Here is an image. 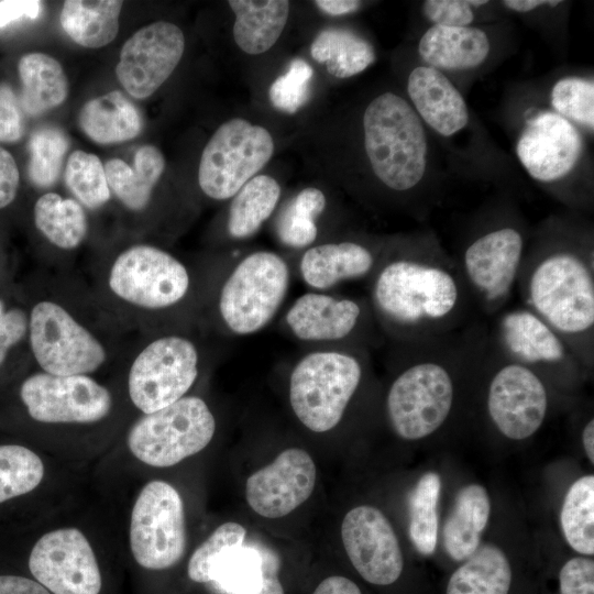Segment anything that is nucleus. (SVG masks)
Returning a JSON list of instances; mask_svg holds the SVG:
<instances>
[{
    "label": "nucleus",
    "instance_id": "obj_6",
    "mask_svg": "<svg viewBox=\"0 0 594 594\" xmlns=\"http://www.w3.org/2000/svg\"><path fill=\"white\" fill-rule=\"evenodd\" d=\"M366 348L315 350L294 365L288 395L297 419L321 433L336 428L358 393L367 371Z\"/></svg>",
    "mask_w": 594,
    "mask_h": 594
},
{
    "label": "nucleus",
    "instance_id": "obj_19",
    "mask_svg": "<svg viewBox=\"0 0 594 594\" xmlns=\"http://www.w3.org/2000/svg\"><path fill=\"white\" fill-rule=\"evenodd\" d=\"M29 569L54 594H99L101 575L94 550L76 528L56 529L34 544Z\"/></svg>",
    "mask_w": 594,
    "mask_h": 594
},
{
    "label": "nucleus",
    "instance_id": "obj_57",
    "mask_svg": "<svg viewBox=\"0 0 594 594\" xmlns=\"http://www.w3.org/2000/svg\"><path fill=\"white\" fill-rule=\"evenodd\" d=\"M6 311H7L6 305H4L3 300L0 298V320L3 317V315L6 314Z\"/></svg>",
    "mask_w": 594,
    "mask_h": 594
},
{
    "label": "nucleus",
    "instance_id": "obj_41",
    "mask_svg": "<svg viewBox=\"0 0 594 594\" xmlns=\"http://www.w3.org/2000/svg\"><path fill=\"white\" fill-rule=\"evenodd\" d=\"M550 109L579 129L594 131V81L584 76H564L551 87Z\"/></svg>",
    "mask_w": 594,
    "mask_h": 594
},
{
    "label": "nucleus",
    "instance_id": "obj_17",
    "mask_svg": "<svg viewBox=\"0 0 594 594\" xmlns=\"http://www.w3.org/2000/svg\"><path fill=\"white\" fill-rule=\"evenodd\" d=\"M285 324L300 341L366 348L376 323L369 301L314 290L295 299Z\"/></svg>",
    "mask_w": 594,
    "mask_h": 594
},
{
    "label": "nucleus",
    "instance_id": "obj_21",
    "mask_svg": "<svg viewBox=\"0 0 594 594\" xmlns=\"http://www.w3.org/2000/svg\"><path fill=\"white\" fill-rule=\"evenodd\" d=\"M346 554L367 582L389 585L398 580L404 558L395 531L377 508L362 505L346 513L341 525Z\"/></svg>",
    "mask_w": 594,
    "mask_h": 594
},
{
    "label": "nucleus",
    "instance_id": "obj_14",
    "mask_svg": "<svg viewBox=\"0 0 594 594\" xmlns=\"http://www.w3.org/2000/svg\"><path fill=\"white\" fill-rule=\"evenodd\" d=\"M28 332L32 354L45 373L88 375L107 360L103 344L55 301L33 306Z\"/></svg>",
    "mask_w": 594,
    "mask_h": 594
},
{
    "label": "nucleus",
    "instance_id": "obj_12",
    "mask_svg": "<svg viewBox=\"0 0 594 594\" xmlns=\"http://www.w3.org/2000/svg\"><path fill=\"white\" fill-rule=\"evenodd\" d=\"M274 141L263 127L234 118L206 144L198 168L200 189L210 198H232L271 160Z\"/></svg>",
    "mask_w": 594,
    "mask_h": 594
},
{
    "label": "nucleus",
    "instance_id": "obj_27",
    "mask_svg": "<svg viewBox=\"0 0 594 594\" xmlns=\"http://www.w3.org/2000/svg\"><path fill=\"white\" fill-rule=\"evenodd\" d=\"M490 514L491 501L482 485L459 490L443 527L444 548L453 560L463 561L479 548Z\"/></svg>",
    "mask_w": 594,
    "mask_h": 594
},
{
    "label": "nucleus",
    "instance_id": "obj_32",
    "mask_svg": "<svg viewBox=\"0 0 594 594\" xmlns=\"http://www.w3.org/2000/svg\"><path fill=\"white\" fill-rule=\"evenodd\" d=\"M122 4L123 2L118 0H68L61 12V25L80 46H106L118 34Z\"/></svg>",
    "mask_w": 594,
    "mask_h": 594
},
{
    "label": "nucleus",
    "instance_id": "obj_7",
    "mask_svg": "<svg viewBox=\"0 0 594 594\" xmlns=\"http://www.w3.org/2000/svg\"><path fill=\"white\" fill-rule=\"evenodd\" d=\"M290 285L287 262L272 251H256L241 258L221 285L218 312L233 334L263 330L275 318Z\"/></svg>",
    "mask_w": 594,
    "mask_h": 594
},
{
    "label": "nucleus",
    "instance_id": "obj_4",
    "mask_svg": "<svg viewBox=\"0 0 594 594\" xmlns=\"http://www.w3.org/2000/svg\"><path fill=\"white\" fill-rule=\"evenodd\" d=\"M364 151L375 177L389 190L419 194L432 202L429 184V141L426 127L402 96L386 91L363 113Z\"/></svg>",
    "mask_w": 594,
    "mask_h": 594
},
{
    "label": "nucleus",
    "instance_id": "obj_24",
    "mask_svg": "<svg viewBox=\"0 0 594 594\" xmlns=\"http://www.w3.org/2000/svg\"><path fill=\"white\" fill-rule=\"evenodd\" d=\"M383 252L384 249L356 240L314 245L300 257L299 275L315 292L328 290L344 282L370 279Z\"/></svg>",
    "mask_w": 594,
    "mask_h": 594
},
{
    "label": "nucleus",
    "instance_id": "obj_36",
    "mask_svg": "<svg viewBox=\"0 0 594 594\" xmlns=\"http://www.w3.org/2000/svg\"><path fill=\"white\" fill-rule=\"evenodd\" d=\"M33 212L37 230L59 249L77 248L87 234L86 212L77 200L46 193L36 200Z\"/></svg>",
    "mask_w": 594,
    "mask_h": 594
},
{
    "label": "nucleus",
    "instance_id": "obj_56",
    "mask_svg": "<svg viewBox=\"0 0 594 594\" xmlns=\"http://www.w3.org/2000/svg\"><path fill=\"white\" fill-rule=\"evenodd\" d=\"M584 451L591 461L594 463V419L591 418L586 421L581 433Z\"/></svg>",
    "mask_w": 594,
    "mask_h": 594
},
{
    "label": "nucleus",
    "instance_id": "obj_9",
    "mask_svg": "<svg viewBox=\"0 0 594 594\" xmlns=\"http://www.w3.org/2000/svg\"><path fill=\"white\" fill-rule=\"evenodd\" d=\"M216 432V419L206 402L184 396L154 413L144 414L128 433V447L145 464L166 468L205 449Z\"/></svg>",
    "mask_w": 594,
    "mask_h": 594
},
{
    "label": "nucleus",
    "instance_id": "obj_5",
    "mask_svg": "<svg viewBox=\"0 0 594 594\" xmlns=\"http://www.w3.org/2000/svg\"><path fill=\"white\" fill-rule=\"evenodd\" d=\"M529 238L517 211L502 207L476 223L454 257L475 309L485 317L508 306Z\"/></svg>",
    "mask_w": 594,
    "mask_h": 594
},
{
    "label": "nucleus",
    "instance_id": "obj_2",
    "mask_svg": "<svg viewBox=\"0 0 594 594\" xmlns=\"http://www.w3.org/2000/svg\"><path fill=\"white\" fill-rule=\"evenodd\" d=\"M521 305L568 343L588 372L594 366V241L574 215L544 220L530 234L517 279Z\"/></svg>",
    "mask_w": 594,
    "mask_h": 594
},
{
    "label": "nucleus",
    "instance_id": "obj_16",
    "mask_svg": "<svg viewBox=\"0 0 594 594\" xmlns=\"http://www.w3.org/2000/svg\"><path fill=\"white\" fill-rule=\"evenodd\" d=\"M130 546L135 561L150 570L167 569L183 558L184 505L167 482L152 481L141 490L131 515Z\"/></svg>",
    "mask_w": 594,
    "mask_h": 594
},
{
    "label": "nucleus",
    "instance_id": "obj_20",
    "mask_svg": "<svg viewBox=\"0 0 594 594\" xmlns=\"http://www.w3.org/2000/svg\"><path fill=\"white\" fill-rule=\"evenodd\" d=\"M184 48L185 37L177 25L167 21L151 23L123 44L117 78L130 96L145 99L172 75Z\"/></svg>",
    "mask_w": 594,
    "mask_h": 594
},
{
    "label": "nucleus",
    "instance_id": "obj_39",
    "mask_svg": "<svg viewBox=\"0 0 594 594\" xmlns=\"http://www.w3.org/2000/svg\"><path fill=\"white\" fill-rule=\"evenodd\" d=\"M441 480L427 472L417 482L409 499V537L421 554H431L438 542V502Z\"/></svg>",
    "mask_w": 594,
    "mask_h": 594
},
{
    "label": "nucleus",
    "instance_id": "obj_34",
    "mask_svg": "<svg viewBox=\"0 0 594 594\" xmlns=\"http://www.w3.org/2000/svg\"><path fill=\"white\" fill-rule=\"evenodd\" d=\"M310 54L337 78L355 76L376 59L374 47L358 33L342 28H328L315 37Z\"/></svg>",
    "mask_w": 594,
    "mask_h": 594
},
{
    "label": "nucleus",
    "instance_id": "obj_3",
    "mask_svg": "<svg viewBox=\"0 0 594 594\" xmlns=\"http://www.w3.org/2000/svg\"><path fill=\"white\" fill-rule=\"evenodd\" d=\"M488 348V326L474 319L449 334L394 343L395 375L385 408L402 439L415 441L437 432L450 418L461 378L479 372Z\"/></svg>",
    "mask_w": 594,
    "mask_h": 594
},
{
    "label": "nucleus",
    "instance_id": "obj_15",
    "mask_svg": "<svg viewBox=\"0 0 594 594\" xmlns=\"http://www.w3.org/2000/svg\"><path fill=\"white\" fill-rule=\"evenodd\" d=\"M108 285L112 294L130 305L162 310L185 299L191 278L184 263L167 251L136 244L117 256Z\"/></svg>",
    "mask_w": 594,
    "mask_h": 594
},
{
    "label": "nucleus",
    "instance_id": "obj_48",
    "mask_svg": "<svg viewBox=\"0 0 594 594\" xmlns=\"http://www.w3.org/2000/svg\"><path fill=\"white\" fill-rule=\"evenodd\" d=\"M24 133V121L20 102L7 84H0V142L19 141Z\"/></svg>",
    "mask_w": 594,
    "mask_h": 594
},
{
    "label": "nucleus",
    "instance_id": "obj_13",
    "mask_svg": "<svg viewBox=\"0 0 594 594\" xmlns=\"http://www.w3.org/2000/svg\"><path fill=\"white\" fill-rule=\"evenodd\" d=\"M199 351L183 336L168 334L151 341L133 360L128 391L144 414L160 410L186 395L199 373Z\"/></svg>",
    "mask_w": 594,
    "mask_h": 594
},
{
    "label": "nucleus",
    "instance_id": "obj_40",
    "mask_svg": "<svg viewBox=\"0 0 594 594\" xmlns=\"http://www.w3.org/2000/svg\"><path fill=\"white\" fill-rule=\"evenodd\" d=\"M43 475V462L31 449L0 444V504L32 492Z\"/></svg>",
    "mask_w": 594,
    "mask_h": 594
},
{
    "label": "nucleus",
    "instance_id": "obj_29",
    "mask_svg": "<svg viewBox=\"0 0 594 594\" xmlns=\"http://www.w3.org/2000/svg\"><path fill=\"white\" fill-rule=\"evenodd\" d=\"M235 21L233 37L246 54L258 55L268 51L279 38L289 14L285 0H230Z\"/></svg>",
    "mask_w": 594,
    "mask_h": 594
},
{
    "label": "nucleus",
    "instance_id": "obj_33",
    "mask_svg": "<svg viewBox=\"0 0 594 594\" xmlns=\"http://www.w3.org/2000/svg\"><path fill=\"white\" fill-rule=\"evenodd\" d=\"M512 568L502 549L486 543L452 573L446 594H508Z\"/></svg>",
    "mask_w": 594,
    "mask_h": 594
},
{
    "label": "nucleus",
    "instance_id": "obj_18",
    "mask_svg": "<svg viewBox=\"0 0 594 594\" xmlns=\"http://www.w3.org/2000/svg\"><path fill=\"white\" fill-rule=\"evenodd\" d=\"M20 398L30 417L45 424L97 422L112 408L110 392L88 375L32 374L21 384Z\"/></svg>",
    "mask_w": 594,
    "mask_h": 594
},
{
    "label": "nucleus",
    "instance_id": "obj_54",
    "mask_svg": "<svg viewBox=\"0 0 594 594\" xmlns=\"http://www.w3.org/2000/svg\"><path fill=\"white\" fill-rule=\"evenodd\" d=\"M315 4L329 15H345L358 11L361 1L356 0H317Z\"/></svg>",
    "mask_w": 594,
    "mask_h": 594
},
{
    "label": "nucleus",
    "instance_id": "obj_28",
    "mask_svg": "<svg viewBox=\"0 0 594 594\" xmlns=\"http://www.w3.org/2000/svg\"><path fill=\"white\" fill-rule=\"evenodd\" d=\"M78 122L84 133L99 144L132 140L143 129L139 109L119 90L89 100Z\"/></svg>",
    "mask_w": 594,
    "mask_h": 594
},
{
    "label": "nucleus",
    "instance_id": "obj_47",
    "mask_svg": "<svg viewBox=\"0 0 594 594\" xmlns=\"http://www.w3.org/2000/svg\"><path fill=\"white\" fill-rule=\"evenodd\" d=\"M560 594H594V561L575 557L559 574Z\"/></svg>",
    "mask_w": 594,
    "mask_h": 594
},
{
    "label": "nucleus",
    "instance_id": "obj_25",
    "mask_svg": "<svg viewBox=\"0 0 594 594\" xmlns=\"http://www.w3.org/2000/svg\"><path fill=\"white\" fill-rule=\"evenodd\" d=\"M278 571L279 559L273 550L243 543L215 562L207 583L221 594H284Z\"/></svg>",
    "mask_w": 594,
    "mask_h": 594
},
{
    "label": "nucleus",
    "instance_id": "obj_52",
    "mask_svg": "<svg viewBox=\"0 0 594 594\" xmlns=\"http://www.w3.org/2000/svg\"><path fill=\"white\" fill-rule=\"evenodd\" d=\"M0 594H50L38 582L19 575H0Z\"/></svg>",
    "mask_w": 594,
    "mask_h": 594
},
{
    "label": "nucleus",
    "instance_id": "obj_49",
    "mask_svg": "<svg viewBox=\"0 0 594 594\" xmlns=\"http://www.w3.org/2000/svg\"><path fill=\"white\" fill-rule=\"evenodd\" d=\"M29 331V316L18 307L7 309L0 320V367L11 348L16 345Z\"/></svg>",
    "mask_w": 594,
    "mask_h": 594
},
{
    "label": "nucleus",
    "instance_id": "obj_37",
    "mask_svg": "<svg viewBox=\"0 0 594 594\" xmlns=\"http://www.w3.org/2000/svg\"><path fill=\"white\" fill-rule=\"evenodd\" d=\"M561 527L569 546L579 553H594V476L578 479L565 494Z\"/></svg>",
    "mask_w": 594,
    "mask_h": 594
},
{
    "label": "nucleus",
    "instance_id": "obj_44",
    "mask_svg": "<svg viewBox=\"0 0 594 594\" xmlns=\"http://www.w3.org/2000/svg\"><path fill=\"white\" fill-rule=\"evenodd\" d=\"M246 529L233 521L220 525L193 553L188 563V576L191 581L207 583L208 574L215 562L228 550L242 546Z\"/></svg>",
    "mask_w": 594,
    "mask_h": 594
},
{
    "label": "nucleus",
    "instance_id": "obj_42",
    "mask_svg": "<svg viewBox=\"0 0 594 594\" xmlns=\"http://www.w3.org/2000/svg\"><path fill=\"white\" fill-rule=\"evenodd\" d=\"M65 182L79 204L97 209L110 199V188L100 158L88 152H73L66 164Z\"/></svg>",
    "mask_w": 594,
    "mask_h": 594
},
{
    "label": "nucleus",
    "instance_id": "obj_22",
    "mask_svg": "<svg viewBox=\"0 0 594 594\" xmlns=\"http://www.w3.org/2000/svg\"><path fill=\"white\" fill-rule=\"evenodd\" d=\"M315 483L316 465L309 453L299 448H289L271 464L249 476L245 498L260 516L280 518L310 497Z\"/></svg>",
    "mask_w": 594,
    "mask_h": 594
},
{
    "label": "nucleus",
    "instance_id": "obj_11",
    "mask_svg": "<svg viewBox=\"0 0 594 594\" xmlns=\"http://www.w3.org/2000/svg\"><path fill=\"white\" fill-rule=\"evenodd\" d=\"M515 151L534 180L572 207L568 183L585 151L581 129L550 108L537 109L526 117Z\"/></svg>",
    "mask_w": 594,
    "mask_h": 594
},
{
    "label": "nucleus",
    "instance_id": "obj_30",
    "mask_svg": "<svg viewBox=\"0 0 594 594\" xmlns=\"http://www.w3.org/2000/svg\"><path fill=\"white\" fill-rule=\"evenodd\" d=\"M165 168L162 152L153 145L141 146L134 155L133 166L120 158L105 165L110 190L128 209L143 210Z\"/></svg>",
    "mask_w": 594,
    "mask_h": 594
},
{
    "label": "nucleus",
    "instance_id": "obj_35",
    "mask_svg": "<svg viewBox=\"0 0 594 594\" xmlns=\"http://www.w3.org/2000/svg\"><path fill=\"white\" fill-rule=\"evenodd\" d=\"M280 197V187L271 176L251 178L233 197L228 212L227 229L234 240L254 235L271 217Z\"/></svg>",
    "mask_w": 594,
    "mask_h": 594
},
{
    "label": "nucleus",
    "instance_id": "obj_53",
    "mask_svg": "<svg viewBox=\"0 0 594 594\" xmlns=\"http://www.w3.org/2000/svg\"><path fill=\"white\" fill-rule=\"evenodd\" d=\"M312 594H362L359 586L344 576H330L324 579Z\"/></svg>",
    "mask_w": 594,
    "mask_h": 594
},
{
    "label": "nucleus",
    "instance_id": "obj_51",
    "mask_svg": "<svg viewBox=\"0 0 594 594\" xmlns=\"http://www.w3.org/2000/svg\"><path fill=\"white\" fill-rule=\"evenodd\" d=\"M42 11V2L37 0L0 1V28H4L23 18L34 20Z\"/></svg>",
    "mask_w": 594,
    "mask_h": 594
},
{
    "label": "nucleus",
    "instance_id": "obj_8",
    "mask_svg": "<svg viewBox=\"0 0 594 594\" xmlns=\"http://www.w3.org/2000/svg\"><path fill=\"white\" fill-rule=\"evenodd\" d=\"M481 377L486 382L487 417L502 436L518 441L541 428L549 408V383L496 350L490 338Z\"/></svg>",
    "mask_w": 594,
    "mask_h": 594
},
{
    "label": "nucleus",
    "instance_id": "obj_31",
    "mask_svg": "<svg viewBox=\"0 0 594 594\" xmlns=\"http://www.w3.org/2000/svg\"><path fill=\"white\" fill-rule=\"evenodd\" d=\"M22 84L21 109L29 116H40L67 98L68 84L62 65L43 53L23 55L18 64Z\"/></svg>",
    "mask_w": 594,
    "mask_h": 594
},
{
    "label": "nucleus",
    "instance_id": "obj_1",
    "mask_svg": "<svg viewBox=\"0 0 594 594\" xmlns=\"http://www.w3.org/2000/svg\"><path fill=\"white\" fill-rule=\"evenodd\" d=\"M369 280L373 318L393 343L442 337L475 319V307L454 256L430 231L384 249Z\"/></svg>",
    "mask_w": 594,
    "mask_h": 594
},
{
    "label": "nucleus",
    "instance_id": "obj_26",
    "mask_svg": "<svg viewBox=\"0 0 594 594\" xmlns=\"http://www.w3.org/2000/svg\"><path fill=\"white\" fill-rule=\"evenodd\" d=\"M424 65L439 72H472L484 65L493 52L492 38L484 29L431 25L418 42Z\"/></svg>",
    "mask_w": 594,
    "mask_h": 594
},
{
    "label": "nucleus",
    "instance_id": "obj_55",
    "mask_svg": "<svg viewBox=\"0 0 594 594\" xmlns=\"http://www.w3.org/2000/svg\"><path fill=\"white\" fill-rule=\"evenodd\" d=\"M561 1H544V0H505L502 4L518 13H529L535 10L546 8V7H556Z\"/></svg>",
    "mask_w": 594,
    "mask_h": 594
},
{
    "label": "nucleus",
    "instance_id": "obj_38",
    "mask_svg": "<svg viewBox=\"0 0 594 594\" xmlns=\"http://www.w3.org/2000/svg\"><path fill=\"white\" fill-rule=\"evenodd\" d=\"M327 205L323 193L314 187L300 190L283 209L277 219L279 241L293 249L310 246L317 239V219Z\"/></svg>",
    "mask_w": 594,
    "mask_h": 594
},
{
    "label": "nucleus",
    "instance_id": "obj_50",
    "mask_svg": "<svg viewBox=\"0 0 594 594\" xmlns=\"http://www.w3.org/2000/svg\"><path fill=\"white\" fill-rule=\"evenodd\" d=\"M20 183L18 165L10 152L0 147V209L15 198Z\"/></svg>",
    "mask_w": 594,
    "mask_h": 594
},
{
    "label": "nucleus",
    "instance_id": "obj_23",
    "mask_svg": "<svg viewBox=\"0 0 594 594\" xmlns=\"http://www.w3.org/2000/svg\"><path fill=\"white\" fill-rule=\"evenodd\" d=\"M407 95L426 129L443 139L457 138L470 124L465 99L442 72L424 64L414 67L407 78Z\"/></svg>",
    "mask_w": 594,
    "mask_h": 594
},
{
    "label": "nucleus",
    "instance_id": "obj_10",
    "mask_svg": "<svg viewBox=\"0 0 594 594\" xmlns=\"http://www.w3.org/2000/svg\"><path fill=\"white\" fill-rule=\"evenodd\" d=\"M487 326L496 350L548 383L574 382L590 375L560 334L522 305L506 307Z\"/></svg>",
    "mask_w": 594,
    "mask_h": 594
},
{
    "label": "nucleus",
    "instance_id": "obj_46",
    "mask_svg": "<svg viewBox=\"0 0 594 594\" xmlns=\"http://www.w3.org/2000/svg\"><path fill=\"white\" fill-rule=\"evenodd\" d=\"M487 3L483 0H427L421 3V12L431 25L471 26L476 10Z\"/></svg>",
    "mask_w": 594,
    "mask_h": 594
},
{
    "label": "nucleus",
    "instance_id": "obj_45",
    "mask_svg": "<svg viewBox=\"0 0 594 594\" xmlns=\"http://www.w3.org/2000/svg\"><path fill=\"white\" fill-rule=\"evenodd\" d=\"M312 76V67L306 61H290L286 73L278 76L270 87L272 105L286 113L297 112L309 99Z\"/></svg>",
    "mask_w": 594,
    "mask_h": 594
},
{
    "label": "nucleus",
    "instance_id": "obj_43",
    "mask_svg": "<svg viewBox=\"0 0 594 594\" xmlns=\"http://www.w3.org/2000/svg\"><path fill=\"white\" fill-rule=\"evenodd\" d=\"M29 150L30 180L40 188L53 186L59 176L68 150L67 136L58 128L42 127L31 135Z\"/></svg>",
    "mask_w": 594,
    "mask_h": 594
}]
</instances>
